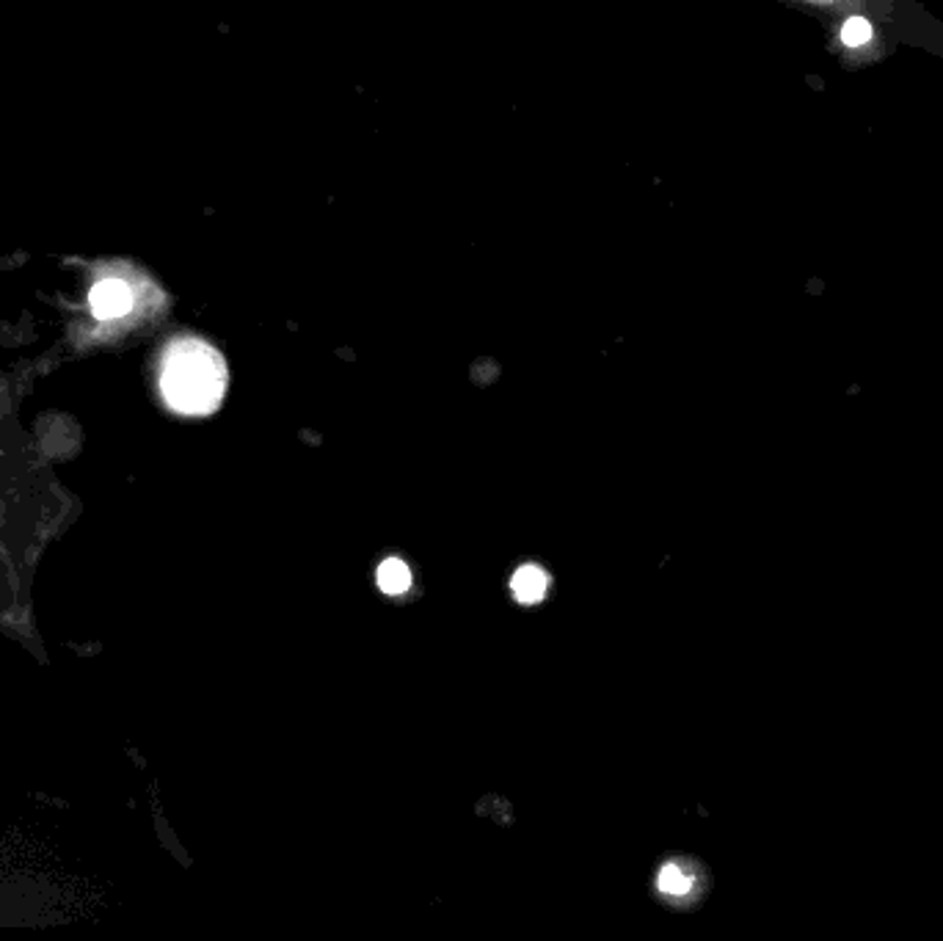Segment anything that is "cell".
I'll use <instances>...</instances> for the list:
<instances>
[{
    "label": "cell",
    "instance_id": "obj_1",
    "mask_svg": "<svg viewBox=\"0 0 943 941\" xmlns=\"http://www.w3.org/2000/svg\"><path fill=\"white\" fill-rule=\"evenodd\" d=\"M161 392L179 414H210L227 392V362L197 337L168 346L161 367Z\"/></svg>",
    "mask_w": 943,
    "mask_h": 941
},
{
    "label": "cell",
    "instance_id": "obj_2",
    "mask_svg": "<svg viewBox=\"0 0 943 941\" xmlns=\"http://www.w3.org/2000/svg\"><path fill=\"white\" fill-rule=\"evenodd\" d=\"M91 312L100 321H114L127 315L133 306V293L122 279H105L91 290Z\"/></svg>",
    "mask_w": 943,
    "mask_h": 941
},
{
    "label": "cell",
    "instance_id": "obj_3",
    "mask_svg": "<svg viewBox=\"0 0 943 941\" xmlns=\"http://www.w3.org/2000/svg\"><path fill=\"white\" fill-rule=\"evenodd\" d=\"M546 586H550V580H546V575H543L538 566H521L514 575V580H511L514 597L521 605H536V602H541L543 594H546Z\"/></svg>",
    "mask_w": 943,
    "mask_h": 941
},
{
    "label": "cell",
    "instance_id": "obj_4",
    "mask_svg": "<svg viewBox=\"0 0 943 941\" xmlns=\"http://www.w3.org/2000/svg\"><path fill=\"white\" fill-rule=\"evenodd\" d=\"M378 586H381L384 594H403L408 586H412V572L403 561L398 557H387L381 566H378Z\"/></svg>",
    "mask_w": 943,
    "mask_h": 941
},
{
    "label": "cell",
    "instance_id": "obj_5",
    "mask_svg": "<svg viewBox=\"0 0 943 941\" xmlns=\"http://www.w3.org/2000/svg\"><path fill=\"white\" fill-rule=\"evenodd\" d=\"M659 889H663L665 894L681 898V894L693 889V881H690V876H684L676 864H668V867H663V873H659Z\"/></svg>",
    "mask_w": 943,
    "mask_h": 941
},
{
    "label": "cell",
    "instance_id": "obj_6",
    "mask_svg": "<svg viewBox=\"0 0 943 941\" xmlns=\"http://www.w3.org/2000/svg\"><path fill=\"white\" fill-rule=\"evenodd\" d=\"M869 37H872V25L866 23V20L853 17L844 23L842 28V42L847 45V48H860V45L869 42Z\"/></svg>",
    "mask_w": 943,
    "mask_h": 941
}]
</instances>
